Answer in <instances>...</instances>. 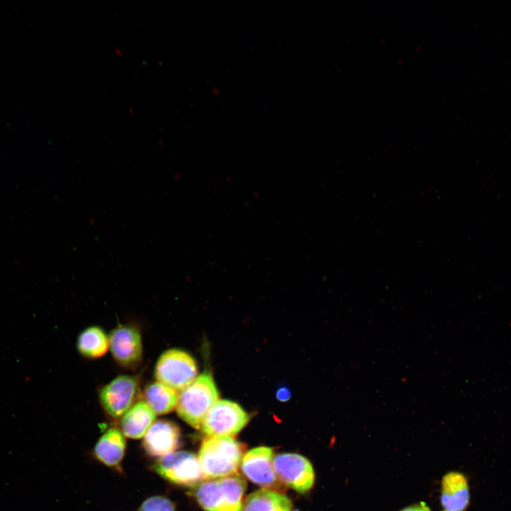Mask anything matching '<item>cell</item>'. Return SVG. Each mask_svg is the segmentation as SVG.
Instances as JSON below:
<instances>
[{
  "label": "cell",
  "mask_w": 511,
  "mask_h": 511,
  "mask_svg": "<svg viewBox=\"0 0 511 511\" xmlns=\"http://www.w3.org/2000/svg\"><path fill=\"white\" fill-rule=\"evenodd\" d=\"M243 454V445L231 436L206 438L198 456L204 478L217 479L237 473Z\"/></svg>",
  "instance_id": "obj_1"
},
{
  "label": "cell",
  "mask_w": 511,
  "mask_h": 511,
  "mask_svg": "<svg viewBox=\"0 0 511 511\" xmlns=\"http://www.w3.org/2000/svg\"><path fill=\"white\" fill-rule=\"evenodd\" d=\"M246 483L238 473L205 480L196 485L194 496L205 511H243Z\"/></svg>",
  "instance_id": "obj_2"
},
{
  "label": "cell",
  "mask_w": 511,
  "mask_h": 511,
  "mask_svg": "<svg viewBox=\"0 0 511 511\" xmlns=\"http://www.w3.org/2000/svg\"><path fill=\"white\" fill-rule=\"evenodd\" d=\"M219 400V392L211 375L204 372L178 395V416L191 427L199 429L210 408Z\"/></svg>",
  "instance_id": "obj_3"
},
{
  "label": "cell",
  "mask_w": 511,
  "mask_h": 511,
  "mask_svg": "<svg viewBox=\"0 0 511 511\" xmlns=\"http://www.w3.org/2000/svg\"><path fill=\"white\" fill-rule=\"evenodd\" d=\"M155 375L158 382L181 391L197 378V363L189 353L177 348L170 349L158 360Z\"/></svg>",
  "instance_id": "obj_4"
},
{
  "label": "cell",
  "mask_w": 511,
  "mask_h": 511,
  "mask_svg": "<svg viewBox=\"0 0 511 511\" xmlns=\"http://www.w3.org/2000/svg\"><path fill=\"white\" fill-rule=\"evenodd\" d=\"M248 414L236 402L218 400L208 411L201 424L207 437L236 435L248 423Z\"/></svg>",
  "instance_id": "obj_5"
},
{
  "label": "cell",
  "mask_w": 511,
  "mask_h": 511,
  "mask_svg": "<svg viewBox=\"0 0 511 511\" xmlns=\"http://www.w3.org/2000/svg\"><path fill=\"white\" fill-rule=\"evenodd\" d=\"M155 471L173 483L192 486L204 479L199 458L189 451H175L158 459Z\"/></svg>",
  "instance_id": "obj_6"
},
{
  "label": "cell",
  "mask_w": 511,
  "mask_h": 511,
  "mask_svg": "<svg viewBox=\"0 0 511 511\" xmlns=\"http://www.w3.org/2000/svg\"><path fill=\"white\" fill-rule=\"evenodd\" d=\"M277 477L283 483L300 493H305L313 486L314 472L305 457L296 454H280L273 458Z\"/></svg>",
  "instance_id": "obj_7"
},
{
  "label": "cell",
  "mask_w": 511,
  "mask_h": 511,
  "mask_svg": "<svg viewBox=\"0 0 511 511\" xmlns=\"http://www.w3.org/2000/svg\"><path fill=\"white\" fill-rule=\"evenodd\" d=\"M138 392V380L136 377L119 375L101 388L99 399L106 413L118 418L133 405Z\"/></svg>",
  "instance_id": "obj_8"
},
{
  "label": "cell",
  "mask_w": 511,
  "mask_h": 511,
  "mask_svg": "<svg viewBox=\"0 0 511 511\" xmlns=\"http://www.w3.org/2000/svg\"><path fill=\"white\" fill-rule=\"evenodd\" d=\"M241 468L251 481L263 488H275L278 484L272 448L259 446L249 450L242 458Z\"/></svg>",
  "instance_id": "obj_9"
},
{
  "label": "cell",
  "mask_w": 511,
  "mask_h": 511,
  "mask_svg": "<svg viewBox=\"0 0 511 511\" xmlns=\"http://www.w3.org/2000/svg\"><path fill=\"white\" fill-rule=\"evenodd\" d=\"M109 348L115 361L122 366L133 367L142 358L143 347L139 331L131 326H119L109 335Z\"/></svg>",
  "instance_id": "obj_10"
},
{
  "label": "cell",
  "mask_w": 511,
  "mask_h": 511,
  "mask_svg": "<svg viewBox=\"0 0 511 511\" xmlns=\"http://www.w3.org/2000/svg\"><path fill=\"white\" fill-rule=\"evenodd\" d=\"M180 445V430L172 421H155L143 436V446L153 457H162L175 452Z\"/></svg>",
  "instance_id": "obj_11"
},
{
  "label": "cell",
  "mask_w": 511,
  "mask_h": 511,
  "mask_svg": "<svg viewBox=\"0 0 511 511\" xmlns=\"http://www.w3.org/2000/svg\"><path fill=\"white\" fill-rule=\"evenodd\" d=\"M466 478L458 472L446 474L441 482V505L446 511H464L469 503Z\"/></svg>",
  "instance_id": "obj_12"
},
{
  "label": "cell",
  "mask_w": 511,
  "mask_h": 511,
  "mask_svg": "<svg viewBox=\"0 0 511 511\" xmlns=\"http://www.w3.org/2000/svg\"><path fill=\"white\" fill-rule=\"evenodd\" d=\"M155 414L144 400L136 402L122 416L123 434L131 439L143 437L155 422Z\"/></svg>",
  "instance_id": "obj_13"
},
{
  "label": "cell",
  "mask_w": 511,
  "mask_h": 511,
  "mask_svg": "<svg viewBox=\"0 0 511 511\" xmlns=\"http://www.w3.org/2000/svg\"><path fill=\"white\" fill-rule=\"evenodd\" d=\"M126 440L116 428L109 429L98 440L94 454L97 458L109 466H116L123 458Z\"/></svg>",
  "instance_id": "obj_14"
},
{
  "label": "cell",
  "mask_w": 511,
  "mask_h": 511,
  "mask_svg": "<svg viewBox=\"0 0 511 511\" xmlns=\"http://www.w3.org/2000/svg\"><path fill=\"white\" fill-rule=\"evenodd\" d=\"M292 504L285 495L263 488L249 495L243 502V511H292Z\"/></svg>",
  "instance_id": "obj_15"
},
{
  "label": "cell",
  "mask_w": 511,
  "mask_h": 511,
  "mask_svg": "<svg viewBox=\"0 0 511 511\" xmlns=\"http://www.w3.org/2000/svg\"><path fill=\"white\" fill-rule=\"evenodd\" d=\"M178 395L174 389L157 381L145 388L144 401L156 414H164L172 412L177 407Z\"/></svg>",
  "instance_id": "obj_16"
},
{
  "label": "cell",
  "mask_w": 511,
  "mask_h": 511,
  "mask_svg": "<svg viewBox=\"0 0 511 511\" xmlns=\"http://www.w3.org/2000/svg\"><path fill=\"white\" fill-rule=\"evenodd\" d=\"M79 353L87 358H99L106 353L109 348V337L98 326L84 329L77 339Z\"/></svg>",
  "instance_id": "obj_17"
},
{
  "label": "cell",
  "mask_w": 511,
  "mask_h": 511,
  "mask_svg": "<svg viewBox=\"0 0 511 511\" xmlns=\"http://www.w3.org/2000/svg\"><path fill=\"white\" fill-rule=\"evenodd\" d=\"M138 511H175V505L165 497L154 496L145 500Z\"/></svg>",
  "instance_id": "obj_18"
},
{
  "label": "cell",
  "mask_w": 511,
  "mask_h": 511,
  "mask_svg": "<svg viewBox=\"0 0 511 511\" xmlns=\"http://www.w3.org/2000/svg\"><path fill=\"white\" fill-rule=\"evenodd\" d=\"M400 511H431L429 507L424 502H419L409 507H407Z\"/></svg>",
  "instance_id": "obj_19"
},
{
  "label": "cell",
  "mask_w": 511,
  "mask_h": 511,
  "mask_svg": "<svg viewBox=\"0 0 511 511\" xmlns=\"http://www.w3.org/2000/svg\"><path fill=\"white\" fill-rule=\"evenodd\" d=\"M290 391L285 388H282L277 392V397L280 401L283 402L287 400L290 398Z\"/></svg>",
  "instance_id": "obj_20"
}]
</instances>
